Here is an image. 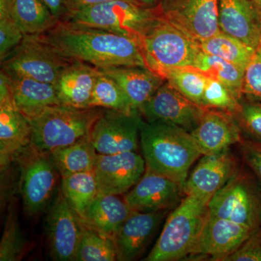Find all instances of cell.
<instances>
[{"label":"cell","instance_id":"6da1fadb","mask_svg":"<svg viewBox=\"0 0 261 261\" xmlns=\"http://www.w3.org/2000/svg\"><path fill=\"white\" fill-rule=\"evenodd\" d=\"M49 42L71 61L102 69L119 66L149 68L140 42L102 30L59 22L45 33Z\"/></svg>","mask_w":261,"mask_h":261},{"label":"cell","instance_id":"7a4b0ae2","mask_svg":"<svg viewBox=\"0 0 261 261\" xmlns=\"http://www.w3.org/2000/svg\"><path fill=\"white\" fill-rule=\"evenodd\" d=\"M140 139L146 170L184 187L190 168L202 155L191 133L167 123L143 121Z\"/></svg>","mask_w":261,"mask_h":261},{"label":"cell","instance_id":"3957f363","mask_svg":"<svg viewBox=\"0 0 261 261\" xmlns=\"http://www.w3.org/2000/svg\"><path fill=\"white\" fill-rule=\"evenodd\" d=\"M104 108H78L58 105L29 120L30 143L36 151L48 153L89 137Z\"/></svg>","mask_w":261,"mask_h":261},{"label":"cell","instance_id":"277c9868","mask_svg":"<svg viewBox=\"0 0 261 261\" xmlns=\"http://www.w3.org/2000/svg\"><path fill=\"white\" fill-rule=\"evenodd\" d=\"M210 201L185 195L168 216L146 261H174L188 257L198 241L210 211Z\"/></svg>","mask_w":261,"mask_h":261},{"label":"cell","instance_id":"5b68a950","mask_svg":"<svg viewBox=\"0 0 261 261\" xmlns=\"http://www.w3.org/2000/svg\"><path fill=\"white\" fill-rule=\"evenodd\" d=\"M163 15L159 8H147L128 0H113L88 7L69 15L63 22L102 29L142 42Z\"/></svg>","mask_w":261,"mask_h":261},{"label":"cell","instance_id":"8992f818","mask_svg":"<svg viewBox=\"0 0 261 261\" xmlns=\"http://www.w3.org/2000/svg\"><path fill=\"white\" fill-rule=\"evenodd\" d=\"M142 47L149 69L159 75L171 68H195L202 51L200 42L163 16L145 34Z\"/></svg>","mask_w":261,"mask_h":261},{"label":"cell","instance_id":"52a82bcc","mask_svg":"<svg viewBox=\"0 0 261 261\" xmlns=\"http://www.w3.org/2000/svg\"><path fill=\"white\" fill-rule=\"evenodd\" d=\"M210 214L255 230L261 226V184L239 170L211 199Z\"/></svg>","mask_w":261,"mask_h":261},{"label":"cell","instance_id":"ba28073f","mask_svg":"<svg viewBox=\"0 0 261 261\" xmlns=\"http://www.w3.org/2000/svg\"><path fill=\"white\" fill-rule=\"evenodd\" d=\"M72 61L49 42L45 34H27L1 62V69L55 85Z\"/></svg>","mask_w":261,"mask_h":261},{"label":"cell","instance_id":"9c48e42d","mask_svg":"<svg viewBox=\"0 0 261 261\" xmlns=\"http://www.w3.org/2000/svg\"><path fill=\"white\" fill-rule=\"evenodd\" d=\"M142 120L138 112L104 109L94 123L89 139L98 154L137 151Z\"/></svg>","mask_w":261,"mask_h":261},{"label":"cell","instance_id":"30bf717a","mask_svg":"<svg viewBox=\"0 0 261 261\" xmlns=\"http://www.w3.org/2000/svg\"><path fill=\"white\" fill-rule=\"evenodd\" d=\"M163 18L197 42L220 32L219 0H161Z\"/></svg>","mask_w":261,"mask_h":261},{"label":"cell","instance_id":"8fae6325","mask_svg":"<svg viewBox=\"0 0 261 261\" xmlns=\"http://www.w3.org/2000/svg\"><path fill=\"white\" fill-rule=\"evenodd\" d=\"M205 111L206 108L187 99L166 81L143 106L140 114L147 122H161L191 132Z\"/></svg>","mask_w":261,"mask_h":261},{"label":"cell","instance_id":"7c38bea8","mask_svg":"<svg viewBox=\"0 0 261 261\" xmlns=\"http://www.w3.org/2000/svg\"><path fill=\"white\" fill-rule=\"evenodd\" d=\"M253 231L245 225L210 214L200 239L187 257L190 260L209 258V260L224 261Z\"/></svg>","mask_w":261,"mask_h":261},{"label":"cell","instance_id":"4fadbf2b","mask_svg":"<svg viewBox=\"0 0 261 261\" xmlns=\"http://www.w3.org/2000/svg\"><path fill=\"white\" fill-rule=\"evenodd\" d=\"M144 158L137 151L98 154L93 172L99 192L122 195L137 185L145 172Z\"/></svg>","mask_w":261,"mask_h":261},{"label":"cell","instance_id":"5bb4252c","mask_svg":"<svg viewBox=\"0 0 261 261\" xmlns=\"http://www.w3.org/2000/svg\"><path fill=\"white\" fill-rule=\"evenodd\" d=\"M83 226L63 193L58 192L47 217L48 238L54 260H75Z\"/></svg>","mask_w":261,"mask_h":261},{"label":"cell","instance_id":"9a60e30c","mask_svg":"<svg viewBox=\"0 0 261 261\" xmlns=\"http://www.w3.org/2000/svg\"><path fill=\"white\" fill-rule=\"evenodd\" d=\"M239 170L238 160L230 149L203 154L185 181L184 194L210 201Z\"/></svg>","mask_w":261,"mask_h":261},{"label":"cell","instance_id":"2e32d148","mask_svg":"<svg viewBox=\"0 0 261 261\" xmlns=\"http://www.w3.org/2000/svg\"><path fill=\"white\" fill-rule=\"evenodd\" d=\"M57 169L50 158L37 152L22 169L21 195L30 216L39 214L50 200L57 184Z\"/></svg>","mask_w":261,"mask_h":261},{"label":"cell","instance_id":"e0dca14e","mask_svg":"<svg viewBox=\"0 0 261 261\" xmlns=\"http://www.w3.org/2000/svg\"><path fill=\"white\" fill-rule=\"evenodd\" d=\"M184 194L183 187L171 178L145 170L142 177L124 197L132 211H166Z\"/></svg>","mask_w":261,"mask_h":261},{"label":"cell","instance_id":"ac0fdd59","mask_svg":"<svg viewBox=\"0 0 261 261\" xmlns=\"http://www.w3.org/2000/svg\"><path fill=\"white\" fill-rule=\"evenodd\" d=\"M190 133L202 155L223 152L243 140V132L232 113L216 109H206Z\"/></svg>","mask_w":261,"mask_h":261},{"label":"cell","instance_id":"d6986e66","mask_svg":"<svg viewBox=\"0 0 261 261\" xmlns=\"http://www.w3.org/2000/svg\"><path fill=\"white\" fill-rule=\"evenodd\" d=\"M220 30L257 51L261 37V15L250 0H219Z\"/></svg>","mask_w":261,"mask_h":261},{"label":"cell","instance_id":"ffe728a7","mask_svg":"<svg viewBox=\"0 0 261 261\" xmlns=\"http://www.w3.org/2000/svg\"><path fill=\"white\" fill-rule=\"evenodd\" d=\"M165 212L132 211L115 238L118 260H133L140 256L164 217Z\"/></svg>","mask_w":261,"mask_h":261},{"label":"cell","instance_id":"44dd1931","mask_svg":"<svg viewBox=\"0 0 261 261\" xmlns=\"http://www.w3.org/2000/svg\"><path fill=\"white\" fill-rule=\"evenodd\" d=\"M99 68L84 62L73 61L62 71L55 84L61 105L90 108L91 99Z\"/></svg>","mask_w":261,"mask_h":261},{"label":"cell","instance_id":"7402d4cb","mask_svg":"<svg viewBox=\"0 0 261 261\" xmlns=\"http://www.w3.org/2000/svg\"><path fill=\"white\" fill-rule=\"evenodd\" d=\"M116 81L134 111L141 110L166 80L159 73L141 66H119L99 69Z\"/></svg>","mask_w":261,"mask_h":261},{"label":"cell","instance_id":"603a6c76","mask_svg":"<svg viewBox=\"0 0 261 261\" xmlns=\"http://www.w3.org/2000/svg\"><path fill=\"white\" fill-rule=\"evenodd\" d=\"M3 70L9 77L15 107L27 119L61 105L54 84Z\"/></svg>","mask_w":261,"mask_h":261},{"label":"cell","instance_id":"cb8c5ba5","mask_svg":"<svg viewBox=\"0 0 261 261\" xmlns=\"http://www.w3.org/2000/svg\"><path fill=\"white\" fill-rule=\"evenodd\" d=\"M132 209L117 195L99 192L89 206L82 222L87 227L114 240Z\"/></svg>","mask_w":261,"mask_h":261},{"label":"cell","instance_id":"d4e9b609","mask_svg":"<svg viewBox=\"0 0 261 261\" xmlns=\"http://www.w3.org/2000/svg\"><path fill=\"white\" fill-rule=\"evenodd\" d=\"M29 120L17 109L13 99L0 101V159L2 168L30 142Z\"/></svg>","mask_w":261,"mask_h":261},{"label":"cell","instance_id":"484cf974","mask_svg":"<svg viewBox=\"0 0 261 261\" xmlns=\"http://www.w3.org/2000/svg\"><path fill=\"white\" fill-rule=\"evenodd\" d=\"M0 16L13 20L25 35L45 34L59 23L42 0H0Z\"/></svg>","mask_w":261,"mask_h":261},{"label":"cell","instance_id":"4316f807","mask_svg":"<svg viewBox=\"0 0 261 261\" xmlns=\"http://www.w3.org/2000/svg\"><path fill=\"white\" fill-rule=\"evenodd\" d=\"M97 152L89 137L51 151L49 157L61 176L93 171Z\"/></svg>","mask_w":261,"mask_h":261},{"label":"cell","instance_id":"83f0119b","mask_svg":"<svg viewBox=\"0 0 261 261\" xmlns=\"http://www.w3.org/2000/svg\"><path fill=\"white\" fill-rule=\"evenodd\" d=\"M61 178V192L82 221L99 192L93 171L72 173Z\"/></svg>","mask_w":261,"mask_h":261},{"label":"cell","instance_id":"f1b7e54d","mask_svg":"<svg viewBox=\"0 0 261 261\" xmlns=\"http://www.w3.org/2000/svg\"><path fill=\"white\" fill-rule=\"evenodd\" d=\"M200 45L204 53L223 58L245 70L256 53L245 43L221 31L201 41Z\"/></svg>","mask_w":261,"mask_h":261},{"label":"cell","instance_id":"f546056e","mask_svg":"<svg viewBox=\"0 0 261 261\" xmlns=\"http://www.w3.org/2000/svg\"><path fill=\"white\" fill-rule=\"evenodd\" d=\"M195 68L200 70L207 76L224 84L240 99L243 97L245 70L240 67L219 57L201 51L196 62Z\"/></svg>","mask_w":261,"mask_h":261},{"label":"cell","instance_id":"4dcf8cb0","mask_svg":"<svg viewBox=\"0 0 261 261\" xmlns=\"http://www.w3.org/2000/svg\"><path fill=\"white\" fill-rule=\"evenodd\" d=\"M90 108H104L128 113L137 112L134 111L126 94L116 81L100 70L94 84Z\"/></svg>","mask_w":261,"mask_h":261},{"label":"cell","instance_id":"1f68e13d","mask_svg":"<svg viewBox=\"0 0 261 261\" xmlns=\"http://www.w3.org/2000/svg\"><path fill=\"white\" fill-rule=\"evenodd\" d=\"M118 260L116 244L112 239L100 234L84 224L75 254L76 261Z\"/></svg>","mask_w":261,"mask_h":261},{"label":"cell","instance_id":"d6a6232c","mask_svg":"<svg viewBox=\"0 0 261 261\" xmlns=\"http://www.w3.org/2000/svg\"><path fill=\"white\" fill-rule=\"evenodd\" d=\"M161 75L187 99L202 106L207 81L205 73L195 68H171L164 70Z\"/></svg>","mask_w":261,"mask_h":261},{"label":"cell","instance_id":"836d02e7","mask_svg":"<svg viewBox=\"0 0 261 261\" xmlns=\"http://www.w3.org/2000/svg\"><path fill=\"white\" fill-rule=\"evenodd\" d=\"M240 99L224 84L207 76V84L202 96V107L233 114L240 106Z\"/></svg>","mask_w":261,"mask_h":261},{"label":"cell","instance_id":"e575fe53","mask_svg":"<svg viewBox=\"0 0 261 261\" xmlns=\"http://www.w3.org/2000/svg\"><path fill=\"white\" fill-rule=\"evenodd\" d=\"M233 115L242 132L261 142V102L243 97Z\"/></svg>","mask_w":261,"mask_h":261},{"label":"cell","instance_id":"d590c367","mask_svg":"<svg viewBox=\"0 0 261 261\" xmlns=\"http://www.w3.org/2000/svg\"><path fill=\"white\" fill-rule=\"evenodd\" d=\"M25 248V241L13 214L7 219L4 233L0 244V260H20Z\"/></svg>","mask_w":261,"mask_h":261},{"label":"cell","instance_id":"8d00e7d4","mask_svg":"<svg viewBox=\"0 0 261 261\" xmlns=\"http://www.w3.org/2000/svg\"><path fill=\"white\" fill-rule=\"evenodd\" d=\"M25 36L13 20L0 16V61H4L18 47Z\"/></svg>","mask_w":261,"mask_h":261},{"label":"cell","instance_id":"74e56055","mask_svg":"<svg viewBox=\"0 0 261 261\" xmlns=\"http://www.w3.org/2000/svg\"><path fill=\"white\" fill-rule=\"evenodd\" d=\"M243 96L249 100L261 102L260 55L255 53L245 70Z\"/></svg>","mask_w":261,"mask_h":261},{"label":"cell","instance_id":"f35d334b","mask_svg":"<svg viewBox=\"0 0 261 261\" xmlns=\"http://www.w3.org/2000/svg\"><path fill=\"white\" fill-rule=\"evenodd\" d=\"M224 261H261V226Z\"/></svg>","mask_w":261,"mask_h":261},{"label":"cell","instance_id":"ab89813d","mask_svg":"<svg viewBox=\"0 0 261 261\" xmlns=\"http://www.w3.org/2000/svg\"><path fill=\"white\" fill-rule=\"evenodd\" d=\"M240 144L244 161L261 183V142L243 140Z\"/></svg>","mask_w":261,"mask_h":261},{"label":"cell","instance_id":"60d3db41","mask_svg":"<svg viewBox=\"0 0 261 261\" xmlns=\"http://www.w3.org/2000/svg\"><path fill=\"white\" fill-rule=\"evenodd\" d=\"M42 2L58 21L66 20L69 14L70 0H42Z\"/></svg>","mask_w":261,"mask_h":261},{"label":"cell","instance_id":"b9f144b4","mask_svg":"<svg viewBox=\"0 0 261 261\" xmlns=\"http://www.w3.org/2000/svg\"><path fill=\"white\" fill-rule=\"evenodd\" d=\"M110 1H113V0H70L69 14H68L67 18L69 17L70 15H71L72 13H74L75 11ZM128 1L134 3L132 0H128Z\"/></svg>","mask_w":261,"mask_h":261},{"label":"cell","instance_id":"7bdbcfd3","mask_svg":"<svg viewBox=\"0 0 261 261\" xmlns=\"http://www.w3.org/2000/svg\"><path fill=\"white\" fill-rule=\"evenodd\" d=\"M136 4L147 8H159L161 0H132Z\"/></svg>","mask_w":261,"mask_h":261},{"label":"cell","instance_id":"ee69618b","mask_svg":"<svg viewBox=\"0 0 261 261\" xmlns=\"http://www.w3.org/2000/svg\"><path fill=\"white\" fill-rule=\"evenodd\" d=\"M250 1L253 3L261 15V0H250Z\"/></svg>","mask_w":261,"mask_h":261},{"label":"cell","instance_id":"f6af8a7d","mask_svg":"<svg viewBox=\"0 0 261 261\" xmlns=\"http://www.w3.org/2000/svg\"><path fill=\"white\" fill-rule=\"evenodd\" d=\"M256 54L260 55L261 56V37H260V45H259L258 48H257V51H256Z\"/></svg>","mask_w":261,"mask_h":261}]
</instances>
